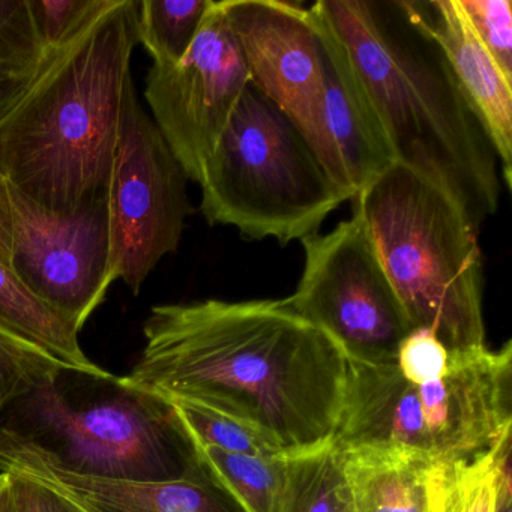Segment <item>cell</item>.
<instances>
[{
  "label": "cell",
  "instance_id": "6da1fadb",
  "mask_svg": "<svg viewBox=\"0 0 512 512\" xmlns=\"http://www.w3.org/2000/svg\"><path fill=\"white\" fill-rule=\"evenodd\" d=\"M125 382L230 416L284 457L331 446L350 364L340 344L287 299L155 305Z\"/></svg>",
  "mask_w": 512,
  "mask_h": 512
},
{
  "label": "cell",
  "instance_id": "7a4b0ae2",
  "mask_svg": "<svg viewBox=\"0 0 512 512\" xmlns=\"http://www.w3.org/2000/svg\"><path fill=\"white\" fill-rule=\"evenodd\" d=\"M398 163L439 185L476 227L496 214L497 155L433 38L401 0H319Z\"/></svg>",
  "mask_w": 512,
  "mask_h": 512
},
{
  "label": "cell",
  "instance_id": "3957f363",
  "mask_svg": "<svg viewBox=\"0 0 512 512\" xmlns=\"http://www.w3.org/2000/svg\"><path fill=\"white\" fill-rule=\"evenodd\" d=\"M139 2L109 7L55 49L0 121V175L50 209L106 196L125 83L139 44Z\"/></svg>",
  "mask_w": 512,
  "mask_h": 512
},
{
  "label": "cell",
  "instance_id": "277c9868",
  "mask_svg": "<svg viewBox=\"0 0 512 512\" xmlns=\"http://www.w3.org/2000/svg\"><path fill=\"white\" fill-rule=\"evenodd\" d=\"M0 439L76 475L148 482L208 478L175 406L110 373L62 371L4 410Z\"/></svg>",
  "mask_w": 512,
  "mask_h": 512
},
{
  "label": "cell",
  "instance_id": "5b68a950",
  "mask_svg": "<svg viewBox=\"0 0 512 512\" xmlns=\"http://www.w3.org/2000/svg\"><path fill=\"white\" fill-rule=\"evenodd\" d=\"M355 200L412 329H430L448 350L485 346L484 263L463 208L398 161Z\"/></svg>",
  "mask_w": 512,
  "mask_h": 512
},
{
  "label": "cell",
  "instance_id": "8992f818",
  "mask_svg": "<svg viewBox=\"0 0 512 512\" xmlns=\"http://www.w3.org/2000/svg\"><path fill=\"white\" fill-rule=\"evenodd\" d=\"M349 364L334 439L340 451L398 448L451 466L511 442V341L499 350H449L445 376L422 385L404 380L397 364Z\"/></svg>",
  "mask_w": 512,
  "mask_h": 512
},
{
  "label": "cell",
  "instance_id": "52a82bcc",
  "mask_svg": "<svg viewBox=\"0 0 512 512\" xmlns=\"http://www.w3.org/2000/svg\"><path fill=\"white\" fill-rule=\"evenodd\" d=\"M200 188V211L209 224L281 245L317 233L350 200L296 125L251 82L206 163Z\"/></svg>",
  "mask_w": 512,
  "mask_h": 512
},
{
  "label": "cell",
  "instance_id": "ba28073f",
  "mask_svg": "<svg viewBox=\"0 0 512 512\" xmlns=\"http://www.w3.org/2000/svg\"><path fill=\"white\" fill-rule=\"evenodd\" d=\"M188 178L127 79L112 176L107 190L110 280L139 295L158 263L181 244L193 212Z\"/></svg>",
  "mask_w": 512,
  "mask_h": 512
},
{
  "label": "cell",
  "instance_id": "9c48e42d",
  "mask_svg": "<svg viewBox=\"0 0 512 512\" xmlns=\"http://www.w3.org/2000/svg\"><path fill=\"white\" fill-rule=\"evenodd\" d=\"M304 271L287 301L334 338L347 358L395 364L413 331L358 212L326 235L307 236Z\"/></svg>",
  "mask_w": 512,
  "mask_h": 512
},
{
  "label": "cell",
  "instance_id": "30bf717a",
  "mask_svg": "<svg viewBox=\"0 0 512 512\" xmlns=\"http://www.w3.org/2000/svg\"><path fill=\"white\" fill-rule=\"evenodd\" d=\"M251 83L296 125L335 184L353 200L325 113V82L307 8L281 0H221Z\"/></svg>",
  "mask_w": 512,
  "mask_h": 512
},
{
  "label": "cell",
  "instance_id": "8fae6325",
  "mask_svg": "<svg viewBox=\"0 0 512 512\" xmlns=\"http://www.w3.org/2000/svg\"><path fill=\"white\" fill-rule=\"evenodd\" d=\"M250 82L221 0H212L196 41L179 64L152 65L146 101L188 181L202 182L206 163Z\"/></svg>",
  "mask_w": 512,
  "mask_h": 512
},
{
  "label": "cell",
  "instance_id": "7c38bea8",
  "mask_svg": "<svg viewBox=\"0 0 512 512\" xmlns=\"http://www.w3.org/2000/svg\"><path fill=\"white\" fill-rule=\"evenodd\" d=\"M11 269L44 304L79 331L103 304L110 280L106 196L74 209H50L11 187Z\"/></svg>",
  "mask_w": 512,
  "mask_h": 512
},
{
  "label": "cell",
  "instance_id": "4fadbf2b",
  "mask_svg": "<svg viewBox=\"0 0 512 512\" xmlns=\"http://www.w3.org/2000/svg\"><path fill=\"white\" fill-rule=\"evenodd\" d=\"M0 472L40 485L76 512H244L209 478L148 482L76 475L4 439Z\"/></svg>",
  "mask_w": 512,
  "mask_h": 512
},
{
  "label": "cell",
  "instance_id": "5bb4252c",
  "mask_svg": "<svg viewBox=\"0 0 512 512\" xmlns=\"http://www.w3.org/2000/svg\"><path fill=\"white\" fill-rule=\"evenodd\" d=\"M410 19L440 47L458 86L481 122L511 190L512 83L482 46L458 0H401Z\"/></svg>",
  "mask_w": 512,
  "mask_h": 512
},
{
  "label": "cell",
  "instance_id": "9a60e30c",
  "mask_svg": "<svg viewBox=\"0 0 512 512\" xmlns=\"http://www.w3.org/2000/svg\"><path fill=\"white\" fill-rule=\"evenodd\" d=\"M307 14L319 41L326 124L355 200L397 158L343 44L313 5Z\"/></svg>",
  "mask_w": 512,
  "mask_h": 512
},
{
  "label": "cell",
  "instance_id": "2e32d148",
  "mask_svg": "<svg viewBox=\"0 0 512 512\" xmlns=\"http://www.w3.org/2000/svg\"><path fill=\"white\" fill-rule=\"evenodd\" d=\"M340 452L355 512H430L437 464L398 448Z\"/></svg>",
  "mask_w": 512,
  "mask_h": 512
},
{
  "label": "cell",
  "instance_id": "e0dca14e",
  "mask_svg": "<svg viewBox=\"0 0 512 512\" xmlns=\"http://www.w3.org/2000/svg\"><path fill=\"white\" fill-rule=\"evenodd\" d=\"M0 326L49 353L71 370L104 376L83 352L79 329L44 304L19 280L10 266L0 263Z\"/></svg>",
  "mask_w": 512,
  "mask_h": 512
},
{
  "label": "cell",
  "instance_id": "ac0fdd59",
  "mask_svg": "<svg viewBox=\"0 0 512 512\" xmlns=\"http://www.w3.org/2000/svg\"><path fill=\"white\" fill-rule=\"evenodd\" d=\"M194 442V440H193ZM208 478L232 497L244 512H277L286 458L233 454L194 442Z\"/></svg>",
  "mask_w": 512,
  "mask_h": 512
},
{
  "label": "cell",
  "instance_id": "d6986e66",
  "mask_svg": "<svg viewBox=\"0 0 512 512\" xmlns=\"http://www.w3.org/2000/svg\"><path fill=\"white\" fill-rule=\"evenodd\" d=\"M277 512H355L343 455L334 443L319 451L286 457Z\"/></svg>",
  "mask_w": 512,
  "mask_h": 512
},
{
  "label": "cell",
  "instance_id": "ffe728a7",
  "mask_svg": "<svg viewBox=\"0 0 512 512\" xmlns=\"http://www.w3.org/2000/svg\"><path fill=\"white\" fill-rule=\"evenodd\" d=\"M212 0H142L137 32L154 67L179 64L190 52Z\"/></svg>",
  "mask_w": 512,
  "mask_h": 512
},
{
  "label": "cell",
  "instance_id": "44dd1931",
  "mask_svg": "<svg viewBox=\"0 0 512 512\" xmlns=\"http://www.w3.org/2000/svg\"><path fill=\"white\" fill-rule=\"evenodd\" d=\"M508 445L511 442L491 454L437 467L430 512H496L499 458Z\"/></svg>",
  "mask_w": 512,
  "mask_h": 512
},
{
  "label": "cell",
  "instance_id": "7402d4cb",
  "mask_svg": "<svg viewBox=\"0 0 512 512\" xmlns=\"http://www.w3.org/2000/svg\"><path fill=\"white\" fill-rule=\"evenodd\" d=\"M64 370L71 368L0 326V415L11 403L53 382Z\"/></svg>",
  "mask_w": 512,
  "mask_h": 512
},
{
  "label": "cell",
  "instance_id": "603a6c76",
  "mask_svg": "<svg viewBox=\"0 0 512 512\" xmlns=\"http://www.w3.org/2000/svg\"><path fill=\"white\" fill-rule=\"evenodd\" d=\"M167 400V398H166ZM175 406L191 439L233 454L263 458H286L280 449L253 428L200 404L169 400Z\"/></svg>",
  "mask_w": 512,
  "mask_h": 512
},
{
  "label": "cell",
  "instance_id": "cb8c5ba5",
  "mask_svg": "<svg viewBox=\"0 0 512 512\" xmlns=\"http://www.w3.org/2000/svg\"><path fill=\"white\" fill-rule=\"evenodd\" d=\"M46 52L29 0H0V67L35 70Z\"/></svg>",
  "mask_w": 512,
  "mask_h": 512
},
{
  "label": "cell",
  "instance_id": "d4e9b609",
  "mask_svg": "<svg viewBox=\"0 0 512 512\" xmlns=\"http://www.w3.org/2000/svg\"><path fill=\"white\" fill-rule=\"evenodd\" d=\"M475 32L503 76L512 83L511 0H458Z\"/></svg>",
  "mask_w": 512,
  "mask_h": 512
},
{
  "label": "cell",
  "instance_id": "484cf974",
  "mask_svg": "<svg viewBox=\"0 0 512 512\" xmlns=\"http://www.w3.org/2000/svg\"><path fill=\"white\" fill-rule=\"evenodd\" d=\"M109 4L110 0H29L38 35L46 50L70 40Z\"/></svg>",
  "mask_w": 512,
  "mask_h": 512
},
{
  "label": "cell",
  "instance_id": "4316f807",
  "mask_svg": "<svg viewBox=\"0 0 512 512\" xmlns=\"http://www.w3.org/2000/svg\"><path fill=\"white\" fill-rule=\"evenodd\" d=\"M395 364L404 380L422 385L445 376L449 350L430 329H413L401 341Z\"/></svg>",
  "mask_w": 512,
  "mask_h": 512
},
{
  "label": "cell",
  "instance_id": "83f0119b",
  "mask_svg": "<svg viewBox=\"0 0 512 512\" xmlns=\"http://www.w3.org/2000/svg\"><path fill=\"white\" fill-rule=\"evenodd\" d=\"M10 494L14 512H76L55 494L19 476H11Z\"/></svg>",
  "mask_w": 512,
  "mask_h": 512
},
{
  "label": "cell",
  "instance_id": "f1b7e54d",
  "mask_svg": "<svg viewBox=\"0 0 512 512\" xmlns=\"http://www.w3.org/2000/svg\"><path fill=\"white\" fill-rule=\"evenodd\" d=\"M38 68V67H37ZM35 70L0 67V121L13 109L35 76Z\"/></svg>",
  "mask_w": 512,
  "mask_h": 512
},
{
  "label": "cell",
  "instance_id": "f546056e",
  "mask_svg": "<svg viewBox=\"0 0 512 512\" xmlns=\"http://www.w3.org/2000/svg\"><path fill=\"white\" fill-rule=\"evenodd\" d=\"M13 257V217L10 184L0 175V263L10 266Z\"/></svg>",
  "mask_w": 512,
  "mask_h": 512
},
{
  "label": "cell",
  "instance_id": "4dcf8cb0",
  "mask_svg": "<svg viewBox=\"0 0 512 512\" xmlns=\"http://www.w3.org/2000/svg\"><path fill=\"white\" fill-rule=\"evenodd\" d=\"M511 445L503 449L499 458V478H497L496 512H512L511 491Z\"/></svg>",
  "mask_w": 512,
  "mask_h": 512
},
{
  "label": "cell",
  "instance_id": "1f68e13d",
  "mask_svg": "<svg viewBox=\"0 0 512 512\" xmlns=\"http://www.w3.org/2000/svg\"><path fill=\"white\" fill-rule=\"evenodd\" d=\"M11 476L8 473L0 475V512L7 506L8 493H10Z\"/></svg>",
  "mask_w": 512,
  "mask_h": 512
},
{
  "label": "cell",
  "instance_id": "d6a6232c",
  "mask_svg": "<svg viewBox=\"0 0 512 512\" xmlns=\"http://www.w3.org/2000/svg\"><path fill=\"white\" fill-rule=\"evenodd\" d=\"M4 512H14L13 500H11L10 493H8L7 506H5Z\"/></svg>",
  "mask_w": 512,
  "mask_h": 512
}]
</instances>
